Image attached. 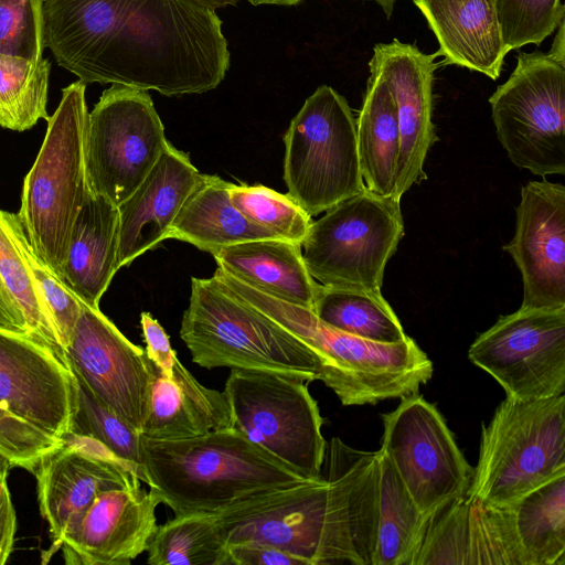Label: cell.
Returning a JSON list of instances; mask_svg holds the SVG:
<instances>
[{"label":"cell","mask_w":565,"mask_h":565,"mask_svg":"<svg viewBox=\"0 0 565 565\" xmlns=\"http://www.w3.org/2000/svg\"><path fill=\"white\" fill-rule=\"evenodd\" d=\"M43 44L86 85L164 96L216 88L231 61L216 9L199 0H43Z\"/></svg>","instance_id":"obj_1"},{"label":"cell","mask_w":565,"mask_h":565,"mask_svg":"<svg viewBox=\"0 0 565 565\" xmlns=\"http://www.w3.org/2000/svg\"><path fill=\"white\" fill-rule=\"evenodd\" d=\"M377 451L334 437L319 480L274 489L211 514L226 545L270 544L307 565H371L375 545Z\"/></svg>","instance_id":"obj_2"},{"label":"cell","mask_w":565,"mask_h":565,"mask_svg":"<svg viewBox=\"0 0 565 565\" xmlns=\"http://www.w3.org/2000/svg\"><path fill=\"white\" fill-rule=\"evenodd\" d=\"M145 483L174 515L214 514L265 491L312 481L234 427L172 440L142 436Z\"/></svg>","instance_id":"obj_3"},{"label":"cell","mask_w":565,"mask_h":565,"mask_svg":"<svg viewBox=\"0 0 565 565\" xmlns=\"http://www.w3.org/2000/svg\"><path fill=\"white\" fill-rule=\"evenodd\" d=\"M230 292L308 344L319 356L318 381L345 406L376 404L418 393L433 362L412 339L397 343L365 340L322 322L312 310L266 295L218 267L213 275Z\"/></svg>","instance_id":"obj_4"},{"label":"cell","mask_w":565,"mask_h":565,"mask_svg":"<svg viewBox=\"0 0 565 565\" xmlns=\"http://www.w3.org/2000/svg\"><path fill=\"white\" fill-rule=\"evenodd\" d=\"M180 338L206 369L258 370L318 380L321 362L302 340L230 292L214 276L191 280Z\"/></svg>","instance_id":"obj_5"},{"label":"cell","mask_w":565,"mask_h":565,"mask_svg":"<svg viewBox=\"0 0 565 565\" xmlns=\"http://www.w3.org/2000/svg\"><path fill=\"white\" fill-rule=\"evenodd\" d=\"M86 84L62 90L36 159L24 178L18 213L40 258L60 277L71 232L89 186L85 167Z\"/></svg>","instance_id":"obj_6"},{"label":"cell","mask_w":565,"mask_h":565,"mask_svg":"<svg viewBox=\"0 0 565 565\" xmlns=\"http://www.w3.org/2000/svg\"><path fill=\"white\" fill-rule=\"evenodd\" d=\"M561 473H565V395L533 401L507 397L489 425H482L467 494L509 507Z\"/></svg>","instance_id":"obj_7"},{"label":"cell","mask_w":565,"mask_h":565,"mask_svg":"<svg viewBox=\"0 0 565 565\" xmlns=\"http://www.w3.org/2000/svg\"><path fill=\"white\" fill-rule=\"evenodd\" d=\"M284 142L287 194L310 216L365 189L355 118L332 87L321 85L305 100Z\"/></svg>","instance_id":"obj_8"},{"label":"cell","mask_w":565,"mask_h":565,"mask_svg":"<svg viewBox=\"0 0 565 565\" xmlns=\"http://www.w3.org/2000/svg\"><path fill=\"white\" fill-rule=\"evenodd\" d=\"M403 235L399 201L365 186L311 222L301 254L321 285L382 292L386 264Z\"/></svg>","instance_id":"obj_9"},{"label":"cell","mask_w":565,"mask_h":565,"mask_svg":"<svg viewBox=\"0 0 565 565\" xmlns=\"http://www.w3.org/2000/svg\"><path fill=\"white\" fill-rule=\"evenodd\" d=\"M298 374L232 370L224 387L232 427L311 480L322 476L323 419Z\"/></svg>","instance_id":"obj_10"},{"label":"cell","mask_w":565,"mask_h":565,"mask_svg":"<svg viewBox=\"0 0 565 565\" xmlns=\"http://www.w3.org/2000/svg\"><path fill=\"white\" fill-rule=\"evenodd\" d=\"M489 103L513 164L541 177L565 173V64L548 53H519Z\"/></svg>","instance_id":"obj_11"},{"label":"cell","mask_w":565,"mask_h":565,"mask_svg":"<svg viewBox=\"0 0 565 565\" xmlns=\"http://www.w3.org/2000/svg\"><path fill=\"white\" fill-rule=\"evenodd\" d=\"M168 143L148 90L111 85L88 114L89 190L118 206L143 181Z\"/></svg>","instance_id":"obj_12"},{"label":"cell","mask_w":565,"mask_h":565,"mask_svg":"<svg viewBox=\"0 0 565 565\" xmlns=\"http://www.w3.org/2000/svg\"><path fill=\"white\" fill-rule=\"evenodd\" d=\"M382 420L380 450L424 514L433 519L467 493L473 469L433 404L415 393L402 397Z\"/></svg>","instance_id":"obj_13"},{"label":"cell","mask_w":565,"mask_h":565,"mask_svg":"<svg viewBox=\"0 0 565 565\" xmlns=\"http://www.w3.org/2000/svg\"><path fill=\"white\" fill-rule=\"evenodd\" d=\"M468 358L507 397L533 401L564 394L565 308H520L500 317L473 341Z\"/></svg>","instance_id":"obj_14"},{"label":"cell","mask_w":565,"mask_h":565,"mask_svg":"<svg viewBox=\"0 0 565 565\" xmlns=\"http://www.w3.org/2000/svg\"><path fill=\"white\" fill-rule=\"evenodd\" d=\"M67 364L93 394L137 430L147 412L150 371L146 351L85 302L64 350Z\"/></svg>","instance_id":"obj_15"},{"label":"cell","mask_w":565,"mask_h":565,"mask_svg":"<svg viewBox=\"0 0 565 565\" xmlns=\"http://www.w3.org/2000/svg\"><path fill=\"white\" fill-rule=\"evenodd\" d=\"M63 440L42 457L33 472L40 511L52 539L44 557L61 548L102 492L141 481L99 443L74 434Z\"/></svg>","instance_id":"obj_16"},{"label":"cell","mask_w":565,"mask_h":565,"mask_svg":"<svg viewBox=\"0 0 565 565\" xmlns=\"http://www.w3.org/2000/svg\"><path fill=\"white\" fill-rule=\"evenodd\" d=\"M0 404L53 436L70 434L74 375L66 359L28 333L0 328Z\"/></svg>","instance_id":"obj_17"},{"label":"cell","mask_w":565,"mask_h":565,"mask_svg":"<svg viewBox=\"0 0 565 565\" xmlns=\"http://www.w3.org/2000/svg\"><path fill=\"white\" fill-rule=\"evenodd\" d=\"M513 238L503 246L523 282L520 308H565V186L530 181L521 190Z\"/></svg>","instance_id":"obj_18"},{"label":"cell","mask_w":565,"mask_h":565,"mask_svg":"<svg viewBox=\"0 0 565 565\" xmlns=\"http://www.w3.org/2000/svg\"><path fill=\"white\" fill-rule=\"evenodd\" d=\"M438 56L394 39L377 43L369 62L370 73L383 78L397 109L401 146L393 198L398 201L413 184L426 179L424 163L436 141L433 85Z\"/></svg>","instance_id":"obj_19"},{"label":"cell","mask_w":565,"mask_h":565,"mask_svg":"<svg viewBox=\"0 0 565 565\" xmlns=\"http://www.w3.org/2000/svg\"><path fill=\"white\" fill-rule=\"evenodd\" d=\"M160 499L136 481L102 492L61 550L67 565H129L157 531Z\"/></svg>","instance_id":"obj_20"},{"label":"cell","mask_w":565,"mask_h":565,"mask_svg":"<svg viewBox=\"0 0 565 565\" xmlns=\"http://www.w3.org/2000/svg\"><path fill=\"white\" fill-rule=\"evenodd\" d=\"M524 565L510 505L465 494L433 516L415 565Z\"/></svg>","instance_id":"obj_21"},{"label":"cell","mask_w":565,"mask_h":565,"mask_svg":"<svg viewBox=\"0 0 565 565\" xmlns=\"http://www.w3.org/2000/svg\"><path fill=\"white\" fill-rule=\"evenodd\" d=\"M201 174L185 152L167 145L139 186L117 206L118 269L168 238L173 220Z\"/></svg>","instance_id":"obj_22"},{"label":"cell","mask_w":565,"mask_h":565,"mask_svg":"<svg viewBox=\"0 0 565 565\" xmlns=\"http://www.w3.org/2000/svg\"><path fill=\"white\" fill-rule=\"evenodd\" d=\"M148 364L150 382L141 436L172 440L232 427L224 392L201 384L179 360L168 373L149 358Z\"/></svg>","instance_id":"obj_23"},{"label":"cell","mask_w":565,"mask_h":565,"mask_svg":"<svg viewBox=\"0 0 565 565\" xmlns=\"http://www.w3.org/2000/svg\"><path fill=\"white\" fill-rule=\"evenodd\" d=\"M439 44L445 64L500 76L510 52L498 20L494 0H413Z\"/></svg>","instance_id":"obj_24"},{"label":"cell","mask_w":565,"mask_h":565,"mask_svg":"<svg viewBox=\"0 0 565 565\" xmlns=\"http://www.w3.org/2000/svg\"><path fill=\"white\" fill-rule=\"evenodd\" d=\"M118 207L89 191L74 222L60 278L93 308H99L118 270Z\"/></svg>","instance_id":"obj_25"},{"label":"cell","mask_w":565,"mask_h":565,"mask_svg":"<svg viewBox=\"0 0 565 565\" xmlns=\"http://www.w3.org/2000/svg\"><path fill=\"white\" fill-rule=\"evenodd\" d=\"M217 267L280 300L312 310L319 284L309 274L301 245L281 238L255 239L221 248Z\"/></svg>","instance_id":"obj_26"},{"label":"cell","mask_w":565,"mask_h":565,"mask_svg":"<svg viewBox=\"0 0 565 565\" xmlns=\"http://www.w3.org/2000/svg\"><path fill=\"white\" fill-rule=\"evenodd\" d=\"M231 184L217 175L201 174L173 220L168 238L190 243L212 255L230 245L278 238L247 220L232 204Z\"/></svg>","instance_id":"obj_27"},{"label":"cell","mask_w":565,"mask_h":565,"mask_svg":"<svg viewBox=\"0 0 565 565\" xmlns=\"http://www.w3.org/2000/svg\"><path fill=\"white\" fill-rule=\"evenodd\" d=\"M355 122L364 184L376 194L393 198L401 146L399 124L392 93L375 73H370Z\"/></svg>","instance_id":"obj_28"},{"label":"cell","mask_w":565,"mask_h":565,"mask_svg":"<svg viewBox=\"0 0 565 565\" xmlns=\"http://www.w3.org/2000/svg\"><path fill=\"white\" fill-rule=\"evenodd\" d=\"M375 545L371 565H415L431 518L415 504L379 449Z\"/></svg>","instance_id":"obj_29"},{"label":"cell","mask_w":565,"mask_h":565,"mask_svg":"<svg viewBox=\"0 0 565 565\" xmlns=\"http://www.w3.org/2000/svg\"><path fill=\"white\" fill-rule=\"evenodd\" d=\"M524 565H565V473L510 505Z\"/></svg>","instance_id":"obj_30"},{"label":"cell","mask_w":565,"mask_h":565,"mask_svg":"<svg viewBox=\"0 0 565 565\" xmlns=\"http://www.w3.org/2000/svg\"><path fill=\"white\" fill-rule=\"evenodd\" d=\"M25 236L18 214L0 210V277L24 316L29 335L65 358L53 317L24 254Z\"/></svg>","instance_id":"obj_31"},{"label":"cell","mask_w":565,"mask_h":565,"mask_svg":"<svg viewBox=\"0 0 565 565\" xmlns=\"http://www.w3.org/2000/svg\"><path fill=\"white\" fill-rule=\"evenodd\" d=\"M312 311L326 324L365 340L397 343L408 338L382 292L319 284Z\"/></svg>","instance_id":"obj_32"},{"label":"cell","mask_w":565,"mask_h":565,"mask_svg":"<svg viewBox=\"0 0 565 565\" xmlns=\"http://www.w3.org/2000/svg\"><path fill=\"white\" fill-rule=\"evenodd\" d=\"M147 552L149 565H228L225 537L211 514L174 515L158 525Z\"/></svg>","instance_id":"obj_33"},{"label":"cell","mask_w":565,"mask_h":565,"mask_svg":"<svg viewBox=\"0 0 565 565\" xmlns=\"http://www.w3.org/2000/svg\"><path fill=\"white\" fill-rule=\"evenodd\" d=\"M51 63L41 57L0 53V126L15 131L49 119L46 109Z\"/></svg>","instance_id":"obj_34"},{"label":"cell","mask_w":565,"mask_h":565,"mask_svg":"<svg viewBox=\"0 0 565 565\" xmlns=\"http://www.w3.org/2000/svg\"><path fill=\"white\" fill-rule=\"evenodd\" d=\"M73 375L74 409L70 434L99 443L145 482L140 431L100 402L78 375Z\"/></svg>","instance_id":"obj_35"},{"label":"cell","mask_w":565,"mask_h":565,"mask_svg":"<svg viewBox=\"0 0 565 565\" xmlns=\"http://www.w3.org/2000/svg\"><path fill=\"white\" fill-rule=\"evenodd\" d=\"M232 204L250 222L276 237L301 245L311 216L288 194L264 185L232 183L228 190Z\"/></svg>","instance_id":"obj_36"},{"label":"cell","mask_w":565,"mask_h":565,"mask_svg":"<svg viewBox=\"0 0 565 565\" xmlns=\"http://www.w3.org/2000/svg\"><path fill=\"white\" fill-rule=\"evenodd\" d=\"M503 40L509 50L540 45L564 20L561 0H494Z\"/></svg>","instance_id":"obj_37"},{"label":"cell","mask_w":565,"mask_h":565,"mask_svg":"<svg viewBox=\"0 0 565 565\" xmlns=\"http://www.w3.org/2000/svg\"><path fill=\"white\" fill-rule=\"evenodd\" d=\"M43 0H0V53L43 57Z\"/></svg>","instance_id":"obj_38"},{"label":"cell","mask_w":565,"mask_h":565,"mask_svg":"<svg viewBox=\"0 0 565 565\" xmlns=\"http://www.w3.org/2000/svg\"><path fill=\"white\" fill-rule=\"evenodd\" d=\"M23 249L30 268L53 317L63 350L70 344L83 301L40 258L25 236Z\"/></svg>","instance_id":"obj_39"},{"label":"cell","mask_w":565,"mask_h":565,"mask_svg":"<svg viewBox=\"0 0 565 565\" xmlns=\"http://www.w3.org/2000/svg\"><path fill=\"white\" fill-rule=\"evenodd\" d=\"M53 436L19 418L0 404V454L12 467L34 472L43 456L63 444Z\"/></svg>","instance_id":"obj_40"},{"label":"cell","mask_w":565,"mask_h":565,"mask_svg":"<svg viewBox=\"0 0 565 565\" xmlns=\"http://www.w3.org/2000/svg\"><path fill=\"white\" fill-rule=\"evenodd\" d=\"M228 565H307V563L270 544L243 541L227 545Z\"/></svg>","instance_id":"obj_41"},{"label":"cell","mask_w":565,"mask_h":565,"mask_svg":"<svg viewBox=\"0 0 565 565\" xmlns=\"http://www.w3.org/2000/svg\"><path fill=\"white\" fill-rule=\"evenodd\" d=\"M140 324L146 343L147 356L163 372H170L178 360L169 335L163 327L149 312H141Z\"/></svg>","instance_id":"obj_42"},{"label":"cell","mask_w":565,"mask_h":565,"mask_svg":"<svg viewBox=\"0 0 565 565\" xmlns=\"http://www.w3.org/2000/svg\"><path fill=\"white\" fill-rule=\"evenodd\" d=\"M17 531V514L11 501L8 482L0 486V565L8 562Z\"/></svg>","instance_id":"obj_43"},{"label":"cell","mask_w":565,"mask_h":565,"mask_svg":"<svg viewBox=\"0 0 565 565\" xmlns=\"http://www.w3.org/2000/svg\"><path fill=\"white\" fill-rule=\"evenodd\" d=\"M0 328L28 333L24 316L0 277ZM29 334V333H28Z\"/></svg>","instance_id":"obj_44"},{"label":"cell","mask_w":565,"mask_h":565,"mask_svg":"<svg viewBox=\"0 0 565 565\" xmlns=\"http://www.w3.org/2000/svg\"><path fill=\"white\" fill-rule=\"evenodd\" d=\"M557 33L548 54L556 61L565 64V41H564V20L557 26Z\"/></svg>","instance_id":"obj_45"},{"label":"cell","mask_w":565,"mask_h":565,"mask_svg":"<svg viewBox=\"0 0 565 565\" xmlns=\"http://www.w3.org/2000/svg\"><path fill=\"white\" fill-rule=\"evenodd\" d=\"M254 6L260 4H276V6H296L302 2L303 0H247Z\"/></svg>","instance_id":"obj_46"},{"label":"cell","mask_w":565,"mask_h":565,"mask_svg":"<svg viewBox=\"0 0 565 565\" xmlns=\"http://www.w3.org/2000/svg\"><path fill=\"white\" fill-rule=\"evenodd\" d=\"M12 467L10 460L0 454V486L7 481L8 473L10 468Z\"/></svg>","instance_id":"obj_47"},{"label":"cell","mask_w":565,"mask_h":565,"mask_svg":"<svg viewBox=\"0 0 565 565\" xmlns=\"http://www.w3.org/2000/svg\"><path fill=\"white\" fill-rule=\"evenodd\" d=\"M205 4L213 7L214 9L224 8L227 6L235 4L238 0H199Z\"/></svg>","instance_id":"obj_48"},{"label":"cell","mask_w":565,"mask_h":565,"mask_svg":"<svg viewBox=\"0 0 565 565\" xmlns=\"http://www.w3.org/2000/svg\"><path fill=\"white\" fill-rule=\"evenodd\" d=\"M373 1H375L377 4L381 6V8L383 9V11L385 12V14L388 18L391 17L396 0H373Z\"/></svg>","instance_id":"obj_49"}]
</instances>
